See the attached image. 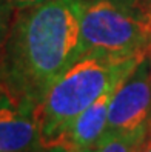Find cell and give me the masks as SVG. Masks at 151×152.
<instances>
[{
  "label": "cell",
  "instance_id": "6da1fadb",
  "mask_svg": "<svg viewBox=\"0 0 151 152\" xmlns=\"http://www.w3.org/2000/svg\"><path fill=\"white\" fill-rule=\"evenodd\" d=\"M83 0H48L14 12L0 58V89L37 106L49 88L85 54Z\"/></svg>",
  "mask_w": 151,
  "mask_h": 152
},
{
  "label": "cell",
  "instance_id": "7a4b0ae2",
  "mask_svg": "<svg viewBox=\"0 0 151 152\" xmlns=\"http://www.w3.org/2000/svg\"><path fill=\"white\" fill-rule=\"evenodd\" d=\"M144 57L122 58L85 52L35 106L42 145L63 143L74 120L103 92L127 78Z\"/></svg>",
  "mask_w": 151,
  "mask_h": 152
},
{
  "label": "cell",
  "instance_id": "3957f363",
  "mask_svg": "<svg viewBox=\"0 0 151 152\" xmlns=\"http://www.w3.org/2000/svg\"><path fill=\"white\" fill-rule=\"evenodd\" d=\"M85 52L139 57L151 51V5L147 0H83Z\"/></svg>",
  "mask_w": 151,
  "mask_h": 152
},
{
  "label": "cell",
  "instance_id": "277c9868",
  "mask_svg": "<svg viewBox=\"0 0 151 152\" xmlns=\"http://www.w3.org/2000/svg\"><path fill=\"white\" fill-rule=\"evenodd\" d=\"M150 131L151 65L148 56H145L114 91L108 111L106 132L140 143Z\"/></svg>",
  "mask_w": 151,
  "mask_h": 152
},
{
  "label": "cell",
  "instance_id": "5b68a950",
  "mask_svg": "<svg viewBox=\"0 0 151 152\" xmlns=\"http://www.w3.org/2000/svg\"><path fill=\"white\" fill-rule=\"evenodd\" d=\"M42 148L35 108L0 95V152H37Z\"/></svg>",
  "mask_w": 151,
  "mask_h": 152
},
{
  "label": "cell",
  "instance_id": "8992f818",
  "mask_svg": "<svg viewBox=\"0 0 151 152\" xmlns=\"http://www.w3.org/2000/svg\"><path fill=\"white\" fill-rule=\"evenodd\" d=\"M120 83H117L116 86H113L106 92H103L91 106H88L74 120V123L71 124L63 143H66L73 149L97 146V143L105 135L106 128H108L110 103L114 95V91L117 89V86Z\"/></svg>",
  "mask_w": 151,
  "mask_h": 152
},
{
  "label": "cell",
  "instance_id": "52a82bcc",
  "mask_svg": "<svg viewBox=\"0 0 151 152\" xmlns=\"http://www.w3.org/2000/svg\"><path fill=\"white\" fill-rule=\"evenodd\" d=\"M139 143L130 138L116 135V134L106 132L97 143V152H134Z\"/></svg>",
  "mask_w": 151,
  "mask_h": 152
},
{
  "label": "cell",
  "instance_id": "ba28073f",
  "mask_svg": "<svg viewBox=\"0 0 151 152\" xmlns=\"http://www.w3.org/2000/svg\"><path fill=\"white\" fill-rule=\"evenodd\" d=\"M14 6L11 0H0V58L3 54V48L8 39V32H10L11 23L14 19Z\"/></svg>",
  "mask_w": 151,
  "mask_h": 152
},
{
  "label": "cell",
  "instance_id": "9c48e42d",
  "mask_svg": "<svg viewBox=\"0 0 151 152\" xmlns=\"http://www.w3.org/2000/svg\"><path fill=\"white\" fill-rule=\"evenodd\" d=\"M37 152H74V149L68 146L66 143H57V145H42Z\"/></svg>",
  "mask_w": 151,
  "mask_h": 152
},
{
  "label": "cell",
  "instance_id": "30bf717a",
  "mask_svg": "<svg viewBox=\"0 0 151 152\" xmlns=\"http://www.w3.org/2000/svg\"><path fill=\"white\" fill-rule=\"evenodd\" d=\"M45 2H48V0H11V3H13V6H14L15 11L25 10V8H31V6L45 3Z\"/></svg>",
  "mask_w": 151,
  "mask_h": 152
},
{
  "label": "cell",
  "instance_id": "8fae6325",
  "mask_svg": "<svg viewBox=\"0 0 151 152\" xmlns=\"http://www.w3.org/2000/svg\"><path fill=\"white\" fill-rule=\"evenodd\" d=\"M134 152H151V134H150V135H147L136 146V151Z\"/></svg>",
  "mask_w": 151,
  "mask_h": 152
},
{
  "label": "cell",
  "instance_id": "7c38bea8",
  "mask_svg": "<svg viewBox=\"0 0 151 152\" xmlns=\"http://www.w3.org/2000/svg\"><path fill=\"white\" fill-rule=\"evenodd\" d=\"M74 152H97V148H83V149H74Z\"/></svg>",
  "mask_w": 151,
  "mask_h": 152
},
{
  "label": "cell",
  "instance_id": "4fadbf2b",
  "mask_svg": "<svg viewBox=\"0 0 151 152\" xmlns=\"http://www.w3.org/2000/svg\"><path fill=\"white\" fill-rule=\"evenodd\" d=\"M148 58H150V65H151V51H150V52H148ZM150 134H151V131H150V132H148V135H150Z\"/></svg>",
  "mask_w": 151,
  "mask_h": 152
},
{
  "label": "cell",
  "instance_id": "5bb4252c",
  "mask_svg": "<svg viewBox=\"0 0 151 152\" xmlns=\"http://www.w3.org/2000/svg\"><path fill=\"white\" fill-rule=\"evenodd\" d=\"M147 2H148V3H150V5H151V0H147Z\"/></svg>",
  "mask_w": 151,
  "mask_h": 152
},
{
  "label": "cell",
  "instance_id": "9a60e30c",
  "mask_svg": "<svg viewBox=\"0 0 151 152\" xmlns=\"http://www.w3.org/2000/svg\"><path fill=\"white\" fill-rule=\"evenodd\" d=\"M0 95H2V89H0Z\"/></svg>",
  "mask_w": 151,
  "mask_h": 152
}]
</instances>
